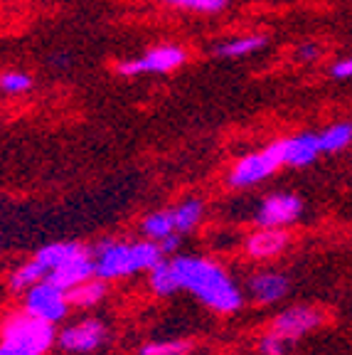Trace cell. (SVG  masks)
<instances>
[{
	"label": "cell",
	"mask_w": 352,
	"mask_h": 355,
	"mask_svg": "<svg viewBox=\"0 0 352 355\" xmlns=\"http://www.w3.org/2000/svg\"><path fill=\"white\" fill-rule=\"evenodd\" d=\"M170 261L180 288L197 296L207 309L217 313H234L242 309V291L217 261L204 257H175Z\"/></svg>",
	"instance_id": "6da1fadb"
},
{
	"label": "cell",
	"mask_w": 352,
	"mask_h": 355,
	"mask_svg": "<svg viewBox=\"0 0 352 355\" xmlns=\"http://www.w3.org/2000/svg\"><path fill=\"white\" fill-rule=\"evenodd\" d=\"M163 259L160 244L148 242H121V239H104L94 247V266L96 277L111 282L138 272H150Z\"/></svg>",
	"instance_id": "7a4b0ae2"
},
{
	"label": "cell",
	"mask_w": 352,
	"mask_h": 355,
	"mask_svg": "<svg viewBox=\"0 0 352 355\" xmlns=\"http://www.w3.org/2000/svg\"><path fill=\"white\" fill-rule=\"evenodd\" d=\"M57 343L55 323L35 318L30 313H15L0 326V345L30 355H44Z\"/></svg>",
	"instance_id": "3957f363"
},
{
	"label": "cell",
	"mask_w": 352,
	"mask_h": 355,
	"mask_svg": "<svg viewBox=\"0 0 352 355\" xmlns=\"http://www.w3.org/2000/svg\"><path fill=\"white\" fill-rule=\"evenodd\" d=\"M187 60V52L177 44H160V47H153L146 55L136 57V60L128 62H118L116 69L123 77H138V74H166L173 72L177 67H182Z\"/></svg>",
	"instance_id": "277c9868"
},
{
	"label": "cell",
	"mask_w": 352,
	"mask_h": 355,
	"mask_svg": "<svg viewBox=\"0 0 352 355\" xmlns=\"http://www.w3.org/2000/svg\"><path fill=\"white\" fill-rule=\"evenodd\" d=\"M283 166L281 161V148L279 141L271 146H266L259 153H252L247 158L237 163L229 173V185L231 188H249V185H256L261 180H266L269 175H274L279 168Z\"/></svg>",
	"instance_id": "5b68a950"
},
{
	"label": "cell",
	"mask_w": 352,
	"mask_h": 355,
	"mask_svg": "<svg viewBox=\"0 0 352 355\" xmlns=\"http://www.w3.org/2000/svg\"><path fill=\"white\" fill-rule=\"evenodd\" d=\"M69 311V296H67L64 288L55 286L52 282L42 279L35 286L28 288V296H25V313L35 318H42V321L57 323L67 316Z\"/></svg>",
	"instance_id": "8992f818"
},
{
	"label": "cell",
	"mask_w": 352,
	"mask_h": 355,
	"mask_svg": "<svg viewBox=\"0 0 352 355\" xmlns=\"http://www.w3.org/2000/svg\"><path fill=\"white\" fill-rule=\"evenodd\" d=\"M106 326L99 321V318H84L79 323H72V326H67L64 331L60 333V343L62 350L67 353H77V355H84V353H94L96 348L106 343Z\"/></svg>",
	"instance_id": "52a82bcc"
},
{
	"label": "cell",
	"mask_w": 352,
	"mask_h": 355,
	"mask_svg": "<svg viewBox=\"0 0 352 355\" xmlns=\"http://www.w3.org/2000/svg\"><path fill=\"white\" fill-rule=\"evenodd\" d=\"M320 323H323V313L318 309H313V306H291L274 318L271 333L281 336L288 343V340H298L306 333L315 331Z\"/></svg>",
	"instance_id": "ba28073f"
},
{
	"label": "cell",
	"mask_w": 352,
	"mask_h": 355,
	"mask_svg": "<svg viewBox=\"0 0 352 355\" xmlns=\"http://www.w3.org/2000/svg\"><path fill=\"white\" fill-rule=\"evenodd\" d=\"M303 212V202L298 195L291 193H276L264 198V202L256 210V225L259 227H286L301 217Z\"/></svg>",
	"instance_id": "9c48e42d"
},
{
	"label": "cell",
	"mask_w": 352,
	"mask_h": 355,
	"mask_svg": "<svg viewBox=\"0 0 352 355\" xmlns=\"http://www.w3.org/2000/svg\"><path fill=\"white\" fill-rule=\"evenodd\" d=\"M96 277V266H94V254L91 250H84L82 254L72 257V259H67L64 264L55 266L50 274H47V282H52L55 286L64 288V291H69V288L79 286L82 282H87V279Z\"/></svg>",
	"instance_id": "30bf717a"
},
{
	"label": "cell",
	"mask_w": 352,
	"mask_h": 355,
	"mask_svg": "<svg viewBox=\"0 0 352 355\" xmlns=\"http://www.w3.org/2000/svg\"><path fill=\"white\" fill-rule=\"evenodd\" d=\"M279 148H281L283 166H291V168H306L310 163H315L318 155H323L318 133H301V136L283 139L279 141Z\"/></svg>",
	"instance_id": "8fae6325"
},
{
	"label": "cell",
	"mask_w": 352,
	"mask_h": 355,
	"mask_svg": "<svg viewBox=\"0 0 352 355\" xmlns=\"http://www.w3.org/2000/svg\"><path fill=\"white\" fill-rule=\"evenodd\" d=\"M247 288L254 301H259V304H276V301H281L288 294V279L276 272H259L254 274V277H249Z\"/></svg>",
	"instance_id": "7c38bea8"
},
{
	"label": "cell",
	"mask_w": 352,
	"mask_h": 355,
	"mask_svg": "<svg viewBox=\"0 0 352 355\" xmlns=\"http://www.w3.org/2000/svg\"><path fill=\"white\" fill-rule=\"evenodd\" d=\"M288 247V234L283 227H259L247 239V252L254 259H271Z\"/></svg>",
	"instance_id": "4fadbf2b"
},
{
	"label": "cell",
	"mask_w": 352,
	"mask_h": 355,
	"mask_svg": "<svg viewBox=\"0 0 352 355\" xmlns=\"http://www.w3.org/2000/svg\"><path fill=\"white\" fill-rule=\"evenodd\" d=\"M84 250H87V247H84V244H77V242H55V244H47V247H42V250H39L33 259L37 261L39 269H42L44 277H47L55 266L64 264L67 259H72V257L82 254Z\"/></svg>",
	"instance_id": "5bb4252c"
},
{
	"label": "cell",
	"mask_w": 352,
	"mask_h": 355,
	"mask_svg": "<svg viewBox=\"0 0 352 355\" xmlns=\"http://www.w3.org/2000/svg\"><path fill=\"white\" fill-rule=\"evenodd\" d=\"M67 296H69V306H77V309H91V306L101 304V299L106 296V282L104 279H87V282H82L79 286L69 288L67 291Z\"/></svg>",
	"instance_id": "9a60e30c"
},
{
	"label": "cell",
	"mask_w": 352,
	"mask_h": 355,
	"mask_svg": "<svg viewBox=\"0 0 352 355\" xmlns=\"http://www.w3.org/2000/svg\"><path fill=\"white\" fill-rule=\"evenodd\" d=\"M266 44V37L261 35H247V37H231L225 40L215 47V55L222 57V60H237V57H247L252 52L261 50Z\"/></svg>",
	"instance_id": "2e32d148"
},
{
	"label": "cell",
	"mask_w": 352,
	"mask_h": 355,
	"mask_svg": "<svg viewBox=\"0 0 352 355\" xmlns=\"http://www.w3.org/2000/svg\"><path fill=\"white\" fill-rule=\"evenodd\" d=\"M204 215V202L202 200H185L177 207H173V222H175V232L177 234H187L193 232L202 222Z\"/></svg>",
	"instance_id": "e0dca14e"
},
{
	"label": "cell",
	"mask_w": 352,
	"mask_h": 355,
	"mask_svg": "<svg viewBox=\"0 0 352 355\" xmlns=\"http://www.w3.org/2000/svg\"><path fill=\"white\" fill-rule=\"evenodd\" d=\"M318 141L323 153H337V150L347 148L352 144V123H333V126H328L325 131L318 133Z\"/></svg>",
	"instance_id": "ac0fdd59"
},
{
	"label": "cell",
	"mask_w": 352,
	"mask_h": 355,
	"mask_svg": "<svg viewBox=\"0 0 352 355\" xmlns=\"http://www.w3.org/2000/svg\"><path fill=\"white\" fill-rule=\"evenodd\" d=\"M141 230L148 239L153 242H163L166 237L175 232V222H173V210H158L153 215H148L143 222H141Z\"/></svg>",
	"instance_id": "d6986e66"
},
{
	"label": "cell",
	"mask_w": 352,
	"mask_h": 355,
	"mask_svg": "<svg viewBox=\"0 0 352 355\" xmlns=\"http://www.w3.org/2000/svg\"><path fill=\"white\" fill-rule=\"evenodd\" d=\"M150 288H153V294L158 296H173L180 288L175 277V269H173V261H163L160 259L158 264L150 269Z\"/></svg>",
	"instance_id": "ffe728a7"
},
{
	"label": "cell",
	"mask_w": 352,
	"mask_h": 355,
	"mask_svg": "<svg viewBox=\"0 0 352 355\" xmlns=\"http://www.w3.org/2000/svg\"><path fill=\"white\" fill-rule=\"evenodd\" d=\"M44 279V272L39 269V264L35 259H30L28 264H22L20 269H15L10 277V288L12 291H28L30 286H35L37 282Z\"/></svg>",
	"instance_id": "44dd1931"
},
{
	"label": "cell",
	"mask_w": 352,
	"mask_h": 355,
	"mask_svg": "<svg viewBox=\"0 0 352 355\" xmlns=\"http://www.w3.org/2000/svg\"><path fill=\"white\" fill-rule=\"evenodd\" d=\"M166 6L177 8V10H190V12H220L227 8L229 0H163Z\"/></svg>",
	"instance_id": "7402d4cb"
},
{
	"label": "cell",
	"mask_w": 352,
	"mask_h": 355,
	"mask_svg": "<svg viewBox=\"0 0 352 355\" xmlns=\"http://www.w3.org/2000/svg\"><path fill=\"white\" fill-rule=\"evenodd\" d=\"M141 355H190V343L185 340H153L138 350Z\"/></svg>",
	"instance_id": "603a6c76"
},
{
	"label": "cell",
	"mask_w": 352,
	"mask_h": 355,
	"mask_svg": "<svg viewBox=\"0 0 352 355\" xmlns=\"http://www.w3.org/2000/svg\"><path fill=\"white\" fill-rule=\"evenodd\" d=\"M33 87V77L25 72H6L0 77V89L6 92V94H22V92H28Z\"/></svg>",
	"instance_id": "cb8c5ba5"
},
{
	"label": "cell",
	"mask_w": 352,
	"mask_h": 355,
	"mask_svg": "<svg viewBox=\"0 0 352 355\" xmlns=\"http://www.w3.org/2000/svg\"><path fill=\"white\" fill-rule=\"evenodd\" d=\"M259 350L261 355H283L286 353V340L276 336V333H266L259 343Z\"/></svg>",
	"instance_id": "d4e9b609"
},
{
	"label": "cell",
	"mask_w": 352,
	"mask_h": 355,
	"mask_svg": "<svg viewBox=\"0 0 352 355\" xmlns=\"http://www.w3.org/2000/svg\"><path fill=\"white\" fill-rule=\"evenodd\" d=\"M331 74L335 79H352V57L335 62V64L331 67Z\"/></svg>",
	"instance_id": "484cf974"
},
{
	"label": "cell",
	"mask_w": 352,
	"mask_h": 355,
	"mask_svg": "<svg viewBox=\"0 0 352 355\" xmlns=\"http://www.w3.org/2000/svg\"><path fill=\"white\" fill-rule=\"evenodd\" d=\"M318 55H320V50H318V47H315L313 42H306V44H303V47H301V50L296 52V57H298V60H303V62L315 60V57H318Z\"/></svg>",
	"instance_id": "4316f807"
},
{
	"label": "cell",
	"mask_w": 352,
	"mask_h": 355,
	"mask_svg": "<svg viewBox=\"0 0 352 355\" xmlns=\"http://www.w3.org/2000/svg\"><path fill=\"white\" fill-rule=\"evenodd\" d=\"M158 244H160V250H163V254H166V252H175L177 244H180V234H170V237H166Z\"/></svg>",
	"instance_id": "83f0119b"
},
{
	"label": "cell",
	"mask_w": 352,
	"mask_h": 355,
	"mask_svg": "<svg viewBox=\"0 0 352 355\" xmlns=\"http://www.w3.org/2000/svg\"><path fill=\"white\" fill-rule=\"evenodd\" d=\"M0 247H3V242H0Z\"/></svg>",
	"instance_id": "f1b7e54d"
}]
</instances>
